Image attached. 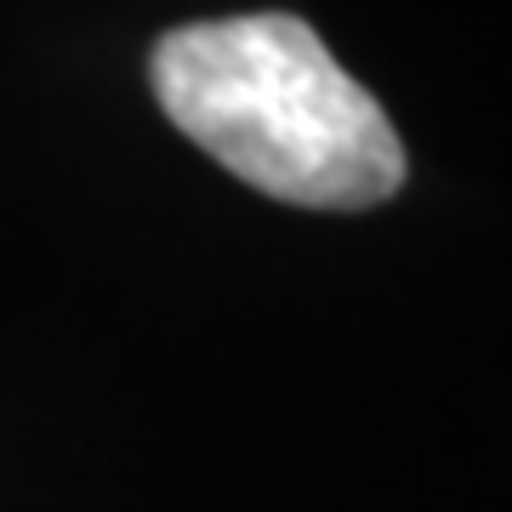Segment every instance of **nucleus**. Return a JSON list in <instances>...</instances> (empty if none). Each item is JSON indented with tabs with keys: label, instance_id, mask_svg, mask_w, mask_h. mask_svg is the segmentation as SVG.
Wrapping results in <instances>:
<instances>
[{
	"label": "nucleus",
	"instance_id": "obj_1",
	"mask_svg": "<svg viewBox=\"0 0 512 512\" xmlns=\"http://www.w3.org/2000/svg\"><path fill=\"white\" fill-rule=\"evenodd\" d=\"M148 80L165 120L268 200L365 211L404 183L382 103L291 12L183 23L160 35Z\"/></svg>",
	"mask_w": 512,
	"mask_h": 512
}]
</instances>
